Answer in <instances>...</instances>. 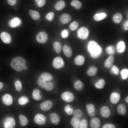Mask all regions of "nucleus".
<instances>
[{"label":"nucleus","mask_w":128,"mask_h":128,"mask_svg":"<svg viewBox=\"0 0 128 128\" xmlns=\"http://www.w3.org/2000/svg\"><path fill=\"white\" fill-rule=\"evenodd\" d=\"M120 74L121 77L123 80L126 79L128 77V70L125 69H123L121 71Z\"/></svg>","instance_id":"obj_39"},{"label":"nucleus","mask_w":128,"mask_h":128,"mask_svg":"<svg viewBox=\"0 0 128 128\" xmlns=\"http://www.w3.org/2000/svg\"><path fill=\"white\" fill-rule=\"evenodd\" d=\"M70 4L76 9H79L82 7V3L77 0H72Z\"/></svg>","instance_id":"obj_33"},{"label":"nucleus","mask_w":128,"mask_h":128,"mask_svg":"<svg viewBox=\"0 0 128 128\" xmlns=\"http://www.w3.org/2000/svg\"><path fill=\"white\" fill-rule=\"evenodd\" d=\"M48 39V36L45 32H39L37 35L36 39L39 43H46Z\"/></svg>","instance_id":"obj_7"},{"label":"nucleus","mask_w":128,"mask_h":128,"mask_svg":"<svg viewBox=\"0 0 128 128\" xmlns=\"http://www.w3.org/2000/svg\"><path fill=\"white\" fill-rule=\"evenodd\" d=\"M16 89L17 91L20 92L22 90V85L21 82L18 81H17L15 83Z\"/></svg>","instance_id":"obj_43"},{"label":"nucleus","mask_w":128,"mask_h":128,"mask_svg":"<svg viewBox=\"0 0 128 128\" xmlns=\"http://www.w3.org/2000/svg\"><path fill=\"white\" fill-rule=\"evenodd\" d=\"M125 45L124 42L122 41H120L118 43L117 45V51L119 53H122L125 50Z\"/></svg>","instance_id":"obj_25"},{"label":"nucleus","mask_w":128,"mask_h":128,"mask_svg":"<svg viewBox=\"0 0 128 128\" xmlns=\"http://www.w3.org/2000/svg\"><path fill=\"white\" fill-rule=\"evenodd\" d=\"M37 83L38 86L41 88H45L46 83L45 81L42 78L39 79L37 81Z\"/></svg>","instance_id":"obj_42"},{"label":"nucleus","mask_w":128,"mask_h":128,"mask_svg":"<svg viewBox=\"0 0 128 128\" xmlns=\"http://www.w3.org/2000/svg\"><path fill=\"white\" fill-rule=\"evenodd\" d=\"M105 84V80L103 79L99 80L95 84V87L98 89H102L104 87Z\"/></svg>","instance_id":"obj_32"},{"label":"nucleus","mask_w":128,"mask_h":128,"mask_svg":"<svg viewBox=\"0 0 128 128\" xmlns=\"http://www.w3.org/2000/svg\"><path fill=\"white\" fill-rule=\"evenodd\" d=\"M117 110L119 114L121 115H123L126 113L127 109L124 104H121L117 106Z\"/></svg>","instance_id":"obj_20"},{"label":"nucleus","mask_w":128,"mask_h":128,"mask_svg":"<svg viewBox=\"0 0 128 128\" xmlns=\"http://www.w3.org/2000/svg\"><path fill=\"white\" fill-rule=\"evenodd\" d=\"M73 86L75 89L77 91L79 92L83 91L84 88L83 83L79 80L75 81L74 83Z\"/></svg>","instance_id":"obj_19"},{"label":"nucleus","mask_w":128,"mask_h":128,"mask_svg":"<svg viewBox=\"0 0 128 128\" xmlns=\"http://www.w3.org/2000/svg\"><path fill=\"white\" fill-rule=\"evenodd\" d=\"M41 78L45 81H49L51 80L53 77L50 73L47 72H43L42 73L41 76Z\"/></svg>","instance_id":"obj_29"},{"label":"nucleus","mask_w":128,"mask_h":128,"mask_svg":"<svg viewBox=\"0 0 128 128\" xmlns=\"http://www.w3.org/2000/svg\"><path fill=\"white\" fill-rule=\"evenodd\" d=\"M101 125V121L100 119L97 117H94L91 120L90 125L92 128H99Z\"/></svg>","instance_id":"obj_15"},{"label":"nucleus","mask_w":128,"mask_h":128,"mask_svg":"<svg viewBox=\"0 0 128 128\" xmlns=\"http://www.w3.org/2000/svg\"><path fill=\"white\" fill-rule=\"evenodd\" d=\"M0 37L2 41L4 43L8 44L11 41V37L10 35L7 32H3L0 34Z\"/></svg>","instance_id":"obj_13"},{"label":"nucleus","mask_w":128,"mask_h":128,"mask_svg":"<svg viewBox=\"0 0 128 128\" xmlns=\"http://www.w3.org/2000/svg\"><path fill=\"white\" fill-rule=\"evenodd\" d=\"M111 71L112 73L114 74L118 75L119 73V70L118 68L116 66H113L111 69Z\"/></svg>","instance_id":"obj_49"},{"label":"nucleus","mask_w":128,"mask_h":128,"mask_svg":"<svg viewBox=\"0 0 128 128\" xmlns=\"http://www.w3.org/2000/svg\"><path fill=\"white\" fill-rule=\"evenodd\" d=\"M87 47L91 57L93 58H97L102 52L101 47L94 41H91L89 42Z\"/></svg>","instance_id":"obj_1"},{"label":"nucleus","mask_w":128,"mask_h":128,"mask_svg":"<svg viewBox=\"0 0 128 128\" xmlns=\"http://www.w3.org/2000/svg\"><path fill=\"white\" fill-rule=\"evenodd\" d=\"M26 64V61L23 58L20 57H17L12 59L10 65L13 69L19 72L24 69Z\"/></svg>","instance_id":"obj_2"},{"label":"nucleus","mask_w":128,"mask_h":128,"mask_svg":"<svg viewBox=\"0 0 128 128\" xmlns=\"http://www.w3.org/2000/svg\"><path fill=\"white\" fill-rule=\"evenodd\" d=\"M40 92L37 89H35L33 91L32 96L33 98L35 100L39 101L41 98V96L40 95Z\"/></svg>","instance_id":"obj_36"},{"label":"nucleus","mask_w":128,"mask_h":128,"mask_svg":"<svg viewBox=\"0 0 128 128\" xmlns=\"http://www.w3.org/2000/svg\"><path fill=\"white\" fill-rule=\"evenodd\" d=\"M28 69V67H27L25 66V67L24 68V69L25 70H27Z\"/></svg>","instance_id":"obj_57"},{"label":"nucleus","mask_w":128,"mask_h":128,"mask_svg":"<svg viewBox=\"0 0 128 128\" xmlns=\"http://www.w3.org/2000/svg\"><path fill=\"white\" fill-rule=\"evenodd\" d=\"M80 121L79 119L74 117L71 119V123L73 128H80Z\"/></svg>","instance_id":"obj_30"},{"label":"nucleus","mask_w":128,"mask_h":128,"mask_svg":"<svg viewBox=\"0 0 128 128\" xmlns=\"http://www.w3.org/2000/svg\"><path fill=\"white\" fill-rule=\"evenodd\" d=\"M54 87V85L53 83L51 82H49L46 83L45 88L47 91H50Z\"/></svg>","instance_id":"obj_41"},{"label":"nucleus","mask_w":128,"mask_h":128,"mask_svg":"<svg viewBox=\"0 0 128 128\" xmlns=\"http://www.w3.org/2000/svg\"><path fill=\"white\" fill-rule=\"evenodd\" d=\"M29 14L32 19L35 20L39 19L40 17L39 13L35 10H30L29 11Z\"/></svg>","instance_id":"obj_28"},{"label":"nucleus","mask_w":128,"mask_h":128,"mask_svg":"<svg viewBox=\"0 0 128 128\" xmlns=\"http://www.w3.org/2000/svg\"><path fill=\"white\" fill-rule=\"evenodd\" d=\"M107 17V15L105 13H101L96 14L93 18L94 20L96 21H99L104 19Z\"/></svg>","instance_id":"obj_31"},{"label":"nucleus","mask_w":128,"mask_h":128,"mask_svg":"<svg viewBox=\"0 0 128 128\" xmlns=\"http://www.w3.org/2000/svg\"><path fill=\"white\" fill-rule=\"evenodd\" d=\"M88 126V123L86 119H83L80 121V128H87Z\"/></svg>","instance_id":"obj_45"},{"label":"nucleus","mask_w":128,"mask_h":128,"mask_svg":"<svg viewBox=\"0 0 128 128\" xmlns=\"http://www.w3.org/2000/svg\"><path fill=\"white\" fill-rule=\"evenodd\" d=\"M53 47L54 50L57 53L59 54L61 52L62 46L60 42L57 41H55L53 44Z\"/></svg>","instance_id":"obj_24"},{"label":"nucleus","mask_w":128,"mask_h":128,"mask_svg":"<svg viewBox=\"0 0 128 128\" xmlns=\"http://www.w3.org/2000/svg\"><path fill=\"white\" fill-rule=\"evenodd\" d=\"M63 50L66 56L68 57H70L72 56V50L69 46L65 45L63 46Z\"/></svg>","instance_id":"obj_22"},{"label":"nucleus","mask_w":128,"mask_h":128,"mask_svg":"<svg viewBox=\"0 0 128 128\" xmlns=\"http://www.w3.org/2000/svg\"><path fill=\"white\" fill-rule=\"evenodd\" d=\"M82 111L79 109L75 110L73 112V115L74 117L78 119L82 116Z\"/></svg>","instance_id":"obj_37"},{"label":"nucleus","mask_w":128,"mask_h":128,"mask_svg":"<svg viewBox=\"0 0 128 128\" xmlns=\"http://www.w3.org/2000/svg\"><path fill=\"white\" fill-rule=\"evenodd\" d=\"M98 71L97 68L95 66H92L87 71V75L90 76H93L96 74Z\"/></svg>","instance_id":"obj_27"},{"label":"nucleus","mask_w":128,"mask_h":128,"mask_svg":"<svg viewBox=\"0 0 128 128\" xmlns=\"http://www.w3.org/2000/svg\"><path fill=\"white\" fill-rule=\"evenodd\" d=\"M68 31L66 29L63 30L61 32V36L63 38H66L68 37Z\"/></svg>","instance_id":"obj_48"},{"label":"nucleus","mask_w":128,"mask_h":128,"mask_svg":"<svg viewBox=\"0 0 128 128\" xmlns=\"http://www.w3.org/2000/svg\"><path fill=\"white\" fill-rule=\"evenodd\" d=\"M34 120L36 124L40 125L45 124L46 122V118L45 116L40 113H38L34 117Z\"/></svg>","instance_id":"obj_4"},{"label":"nucleus","mask_w":128,"mask_h":128,"mask_svg":"<svg viewBox=\"0 0 128 128\" xmlns=\"http://www.w3.org/2000/svg\"><path fill=\"white\" fill-rule=\"evenodd\" d=\"M79 26L78 23L76 21H74L71 23L69 25V27L70 29L72 31H74L76 30Z\"/></svg>","instance_id":"obj_38"},{"label":"nucleus","mask_w":128,"mask_h":128,"mask_svg":"<svg viewBox=\"0 0 128 128\" xmlns=\"http://www.w3.org/2000/svg\"><path fill=\"white\" fill-rule=\"evenodd\" d=\"M61 98L64 101L67 102H71L74 100V96L73 94L71 92L66 91L62 94Z\"/></svg>","instance_id":"obj_5"},{"label":"nucleus","mask_w":128,"mask_h":128,"mask_svg":"<svg viewBox=\"0 0 128 128\" xmlns=\"http://www.w3.org/2000/svg\"><path fill=\"white\" fill-rule=\"evenodd\" d=\"M3 83L0 82V90L3 88Z\"/></svg>","instance_id":"obj_55"},{"label":"nucleus","mask_w":128,"mask_h":128,"mask_svg":"<svg viewBox=\"0 0 128 128\" xmlns=\"http://www.w3.org/2000/svg\"><path fill=\"white\" fill-rule=\"evenodd\" d=\"M28 101V98L25 96L21 97L19 99L18 102L19 104L21 105H23L27 104Z\"/></svg>","instance_id":"obj_40"},{"label":"nucleus","mask_w":128,"mask_h":128,"mask_svg":"<svg viewBox=\"0 0 128 128\" xmlns=\"http://www.w3.org/2000/svg\"><path fill=\"white\" fill-rule=\"evenodd\" d=\"M100 112L101 116L105 118L109 117L111 114L110 109L106 106H104L101 107L100 110Z\"/></svg>","instance_id":"obj_10"},{"label":"nucleus","mask_w":128,"mask_h":128,"mask_svg":"<svg viewBox=\"0 0 128 128\" xmlns=\"http://www.w3.org/2000/svg\"><path fill=\"white\" fill-rule=\"evenodd\" d=\"M2 101L4 104L9 106L11 105L13 103V100L12 96L9 94H6L2 97Z\"/></svg>","instance_id":"obj_12"},{"label":"nucleus","mask_w":128,"mask_h":128,"mask_svg":"<svg viewBox=\"0 0 128 128\" xmlns=\"http://www.w3.org/2000/svg\"><path fill=\"white\" fill-rule=\"evenodd\" d=\"M124 29L125 30H127L128 29V21H127L124 23L123 26Z\"/></svg>","instance_id":"obj_52"},{"label":"nucleus","mask_w":128,"mask_h":128,"mask_svg":"<svg viewBox=\"0 0 128 128\" xmlns=\"http://www.w3.org/2000/svg\"><path fill=\"white\" fill-rule=\"evenodd\" d=\"M85 58L82 56L79 55L77 56L74 59V63L78 65H81L83 64L84 62Z\"/></svg>","instance_id":"obj_21"},{"label":"nucleus","mask_w":128,"mask_h":128,"mask_svg":"<svg viewBox=\"0 0 128 128\" xmlns=\"http://www.w3.org/2000/svg\"><path fill=\"white\" fill-rule=\"evenodd\" d=\"M52 106V102L50 100L45 101L41 103L40 105V108L41 110L44 111L49 110Z\"/></svg>","instance_id":"obj_9"},{"label":"nucleus","mask_w":128,"mask_h":128,"mask_svg":"<svg viewBox=\"0 0 128 128\" xmlns=\"http://www.w3.org/2000/svg\"><path fill=\"white\" fill-rule=\"evenodd\" d=\"M77 34L78 38L84 40L86 39L88 37L89 35V32L87 28L82 27L78 30Z\"/></svg>","instance_id":"obj_3"},{"label":"nucleus","mask_w":128,"mask_h":128,"mask_svg":"<svg viewBox=\"0 0 128 128\" xmlns=\"http://www.w3.org/2000/svg\"><path fill=\"white\" fill-rule=\"evenodd\" d=\"M52 65L55 68L59 69L63 66L64 65V63L63 60L61 58L57 57L53 59Z\"/></svg>","instance_id":"obj_6"},{"label":"nucleus","mask_w":128,"mask_h":128,"mask_svg":"<svg viewBox=\"0 0 128 128\" xmlns=\"http://www.w3.org/2000/svg\"><path fill=\"white\" fill-rule=\"evenodd\" d=\"M125 100L127 103H128V96L125 97Z\"/></svg>","instance_id":"obj_56"},{"label":"nucleus","mask_w":128,"mask_h":128,"mask_svg":"<svg viewBox=\"0 0 128 128\" xmlns=\"http://www.w3.org/2000/svg\"><path fill=\"white\" fill-rule=\"evenodd\" d=\"M102 128H115V127L113 124L107 123L104 124L102 127Z\"/></svg>","instance_id":"obj_50"},{"label":"nucleus","mask_w":128,"mask_h":128,"mask_svg":"<svg viewBox=\"0 0 128 128\" xmlns=\"http://www.w3.org/2000/svg\"><path fill=\"white\" fill-rule=\"evenodd\" d=\"M15 123L14 119L12 118H7L4 122V126L5 128H13L14 127Z\"/></svg>","instance_id":"obj_11"},{"label":"nucleus","mask_w":128,"mask_h":128,"mask_svg":"<svg viewBox=\"0 0 128 128\" xmlns=\"http://www.w3.org/2000/svg\"><path fill=\"white\" fill-rule=\"evenodd\" d=\"M86 108L89 115L91 117L94 116L95 114V107L91 104H89L87 105Z\"/></svg>","instance_id":"obj_16"},{"label":"nucleus","mask_w":128,"mask_h":128,"mask_svg":"<svg viewBox=\"0 0 128 128\" xmlns=\"http://www.w3.org/2000/svg\"><path fill=\"white\" fill-rule=\"evenodd\" d=\"M8 3L11 6L14 5L16 3V0H7Z\"/></svg>","instance_id":"obj_51"},{"label":"nucleus","mask_w":128,"mask_h":128,"mask_svg":"<svg viewBox=\"0 0 128 128\" xmlns=\"http://www.w3.org/2000/svg\"><path fill=\"white\" fill-rule=\"evenodd\" d=\"M55 14L53 12H50L48 13L46 15V19L49 21H52L54 18Z\"/></svg>","instance_id":"obj_46"},{"label":"nucleus","mask_w":128,"mask_h":128,"mask_svg":"<svg viewBox=\"0 0 128 128\" xmlns=\"http://www.w3.org/2000/svg\"><path fill=\"white\" fill-rule=\"evenodd\" d=\"M70 106L69 105H66L64 107V110L66 112L68 111L71 109Z\"/></svg>","instance_id":"obj_53"},{"label":"nucleus","mask_w":128,"mask_h":128,"mask_svg":"<svg viewBox=\"0 0 128 128\" xmlns=\"http://www.w3.org/2000/svg\"><path fill=\"white\" fill-rule=\"evenodd\" d=\"M60 19L62 23L64 24H66L71 21V17L68 14L64 13L61 15L60 17Z\"/></svg>","instance_id":"obj_18"},{"label":"nucleus","mask_w":128,"mask_h":128,"mask_svg":"<svg viewBox=\"0 0 128 128\" xmlns=\"http://www.w3.org/2000/svg\"><path fill=\"white\" fill-rule=\"evenodd\" d=\"M120 97V96L119 94L114 92L111 94L110 98V101L112 104H116L119 102Z\"/></svg>","instance_id":"obj_14"},{"label":"nucleus","mask_w":128,"mask_h":128,"mask_svg":"<svg viewBox=\"0 0 128 128\" xmlns=\"http://www.w3.org/2000/svg\"><path fill=\"white\" fill-rule=\"evenodd\" d=\"M123 16L122 14L119 13L116 14L113 16V20L114 22L116 23L120 22L122 20Z\"/></svg>","instance_id":"obj_35"},{"label":"nucleus","mask_w":128,"mask_h":128,"mask_svg":"<svg viewBox=\"0 0 128 128\" xmlns=\"http://www.w3.org/2000/svg\"><path fill=\"white\" fill-rule=\"evenodd\" d=\"M50 120L53 124L55 125H58L60 121L59 116L55 113H51L50 115Z\"/></svg>","instance_id":"obj_17"},{"label":"nucleus","mask_w":128,"mask_h":128,"mask_svg":"<svg viewBox=\"0 0 128 128\" xmlns=\"http://www.w3.org/2000/svg\"><path fill=\"white\" fill-rule=\"evenodd\" d=\"M73 112V110L71 108L67 112H66L67 114L69 115H71Z\"/></svg>","instance_id":"obj_54"},{"label":"nucleus","mask_w":128,"mask_h":128,"mask_svg":"<svg viewBox=\"0 0 128 128\" xmlns=\"http://www.w3.org/2000/svg\"><path fill=\"white\" fill-rule=\"evenodd\" d=\"M65 6V2L63 0H61L56 3L55 6V8L57 11H60L64 9Z\"/></svg>","instance_id":"obj_23"},{"label":"nucleus","mask_w":128,"mask_h":128,"mask_svg":"<svg viewBox=\"0 0 128 128\" xmlns=\"http://www.w3.org/2000/svg\"><path fill=\"white\" fill-rule=\"evenodd\" d=\"M21 23V21L19 18L18 17H15L9 21L8 24L10 27L14 28L20 26Z\"/></svg>","instance_id":"obj_8"},{"label":"nucleus","mask_w":128,"mask_h":128,"mask_svg":"<svg viewBox=\"0 0 128 128\" xmlns=\"http://www.w3.org/2000/svg\"><path fill=\"white\" fill-rule=\"evenodd\" d=\"M38 6L41 7L44 6L45 4L46 0H35Z\"/></svg>","instance_id":"obj_47"},{"label":"nucleus","mask_w":128,"mask_h":128,"mask_svg":"<svg viewBox=\"0 0 128 128\" xmlns=\"http://www.w3.org/2000/svg\"><path fill=\"white\" fill-rule=\"evenodd\" d=\"M19 117L20 124L22 126H24L27 124L28 120L25 116L23 114H21L19 115Z\"/></svg>","instance_id":"obj_34"},{"label":"nucleus","mask_w":128,"mask_h":128,"mask_svg":"<svg viewBox=\"0 0 128 128\" xmlns=\"http://www.w3.org/2000/svg\"><path fill=\"white\" fill-rule=\"evenodd\" d=\"M114 60V57L112 56H110L106 60L104 63L105 67L108 68H110L112 65Z\"/></svg>","instance_id":"obj_26"},{"label":"nucleus","mask_w":128,"mask_h":128,"mask_svg":"<svg viewBox=\"0 0 128 128\" xmlns=\"http://www.w3.org/2000/svg\"><path fill=\"white\" fill-rule=\"evenodd\" d=\"M106 51L108 54L111 55H113L115 53L114 48L112 46H108L106 48Z\"/></svg>","instance_id":"obj_44"}]
</instances>
